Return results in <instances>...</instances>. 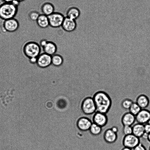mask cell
I'll use <instances>...</instances> for the list:
<instances>
[{
  "instance_id": "cell-1",
  "label": "cell",
  "mask_w": 150,
  "mask_h": 150,
  "mask_svg": "<svg viewBox=\"0 0 150 150\" xmlns=\"http://www.w3.org/2000/svg\"><path fill=\"white\" fill-rule=\"evenodd\" d=\"M95 102L96 111L107 114L112 105V100L109 95L103 91L95 92L93 96Z\"/></svg>"
},
{
  "instance_id": "cell-2",
  "label": "cell",
  "mask_w": 150,
  "mask_h": 150,
  "mask_svg": "<svg viewBox=\"0 0 150 150\" xmlns=\"http://www.w3.org/2000/svg\"><path fill=\"white\" fill-rule=\"evenodd\" d=\"M41 50L39 44L34 41L26 42L22 48L24 55L28 59L38 57L41 53Z\"/></svg>"
},
{
  "instance_id": "cell-3",
  "label": "cell",
  "mask_w": 150,
  "mask_h": 150,
  "mask_svg": "<svg viewBox=\"0 0 150 150\" xmlns=\"http://www.w3.org/2000/svg\"><path fill=\"white\" fill-rule=\"evenodd\" d=\"M17 11V7L11 3H4L0 6V18L4 20L13 18Z\"/></svg>"
},
{
  "instance_id": "cell-4",
  "label": "cell",
  "mask_w": 150,
  "mask_h": 150,
  "mask_svg": "<svg viewBox=\"0 0 150 150\" xmlns=\"http://www.w3.org/2000/svg\"><path fill=\"white\" fill-rule=\"evenodd\" d=\"M83 112L86 115L94 114L96 111V105L93 97L86 98L83 100L81 105Z\"/></svg>"
},
{
  "instance_id": "cell-5",
  "label": "cell",
  "mask_w": 150,
  "mask_h": 150,
  "mask_svg": "<svg viewBox=\"0 0 150 150\" xmlns=\"http://www.w3.org/2000/svg\"><path fill=\"white\" fill-rule=\"evenodd\" d=\"M48 17L50 26L57 28L62 26L65 16L61 13L54 12Z\"/></svg>"
},
{
  "instance_id": "cell-6",
  "label": "cell",
  "mask_w": 150,
  "mask_h": 150,
  "mask_svg": "<svg viewBox=\"0 0 150 150\" xmlns=\"http://www.w3.org/2000/svg\"><path fill=\"white\" fill-rule=\"evenodd\" d=\"M140 138L132 134L124 135L122 139L124 147L133 149L140 143Z\"/></svg>"
},
{
  "instance_id": "cell-7",
  "label": "cell",
  "mask_w": 150,
  "mask_h": 150,
  "mask_svg": "<svg viewBox=\"0 0 150 150\" xmlns=\"http://www.w3.org/2000/svg\"><path fill=\"white\" fill-rule=\"evenodd\" d=\"M37 66L40 68L45 69L52 65V56L44 52H42L37 59Z\"/></svg>"
},
{
  "instance_id": "cell-8",
  "label": "cell",
  "mask_w": 150,
  "mask_h": 150,
  "mask_svg": "<svg viewBox=\"0 0 150 150\" xmlns=\"http://www.w3.org/2000/svg\"><path fill=\"white\" fill-rule=\"evenodd\" d=\"M108 118L107 114L96 111L92 117V122L102 128L105 126L108 123Z\"/></svg>"
},
{
  "instance_id": "cell-9",
  "label": "cell",
  "mask_w": 150,
  "mask_h": 150,
  "mask_svg": "<svg viewBox=\"0 0 150 150\" xmlns=\"http://www.w3.org/2000/svg\"><path fill=\"white\" fill-rule=\"evenodd\" d=\"M61 27L66 32H72L75 30L77 27L76 21L65 16Z\"/></svg>"
},
{
  "instance_id": "cell-10",
  "label": "cell",
  "mask_w": 150,
  "mask_h": 150,
  "mask_svg": "<svg viewBox=\"0 0 150 150\" xmlns=\"http://www.w3.org/2000/svg\"><path fill=\"white\" fill-rule=\"evenodd\" d=\"M135 117L137 122L144 125L150 119V111L146 109H142Z\"/></svg>"
},
{
  "instance_id": "cell-11",
  "label": "cell",
  "mask_w": 150,
  "mask_h": 150,
  "mask_svg": "<svg viewBox=\"0 0 150 150\" xmlns=\"http://www.w3.org/2000/svg\"><path fill=\"white\" fill-rule=\"evenodd\" d=\"M103 137L104 140L106 143L112 144L116 142L118 138V135L117 133L113 131L110 128L105 130Z\"/></svg>"
},
{
  "instance_id": "cell-12",
  "label": "cell",
  "mask_w": 150,
  "mask_h": 150,
  "mask_svg": "<svg viewBox=\"0 0 150 150\" xmlns=\"http://www.w3.org/2000/svg\"><path fill=\"white\" fill-rule=\"evenodd\" d=\"M3 25L5 30L9 32L16 31L19 27L18 22L14 18L5 20Z\"/></svg>"
},
{
  "instance_id": "cell-13",
  "label": "cell",
  "mask_w": 150,
  "mask_h": 150,
  "mask_svg": "<svg viewBox=\"0 0 150 150\" xmlns=\"http://www.w3.org/2000/svg\"><path fill=\"white\" fill-rule=\"evenodd\" d=\"M93 122L89 118L86 117H81L79 118L77 122V126L80 130L86 131L89 130Z\"/></svg>"
},
{
  "instance_id": "cell-14",
  "label": "cell",
  "mask_w": 150,
  "mask_h": 150,
  "mask_svg": "<svg viewBox=\"0 0 150 150\" xmlns=\"http://www.w3.org/2000/svg\"><path fill=\"white\" fill-rule=\"evenodd\" d=\"M136 122L135 116L129 111L125 113L121 117V122L123 126H132Z\"/></svg>"
},
{
  "instance_id": "cell-15",
  "label": "cell",
  "mask_w": 150,
  "mask_h": 150,
  "mask_svg": "<svg viewBox=\"0 0 150 150\" xmlns=\"http://www.w3.org/2000/svg\"><path fill=\"white\" fill-rule=\"evenodd\" d=\"M42 50L43 52L52 56L56 54L57 50V47L54 42L48 40Z\"/></svg>"
},
{
  "instance_id": "cell-16",
  "label": "cell",
  "mask_w": 150,
  "mask_h": 150,
  "mask_svg": "<svg viewBox=\"0 0 150 150\" xmlns=\"http://www.w3.org/2000/svg\"><path fill=\"white\" fill-rule=\"evenodd\" d=\"M135 102L142 109H146L149 105L150 100L147 95L141 94L137 97Z\"/></svg>"
},
{
  "instance_id": "cell-17",
  "label": "cell",
  "mask_w": 150,
  "mask_h": 150,
  "mask_svg": "<svg viewBox=\"0 0 150 150\" xmlns=\"http://www.w3.org/2000/svg\"><path fill=\"white\" fill-rule=\"evenodd\" d=\"M81 14L80 10L74 6H71L66 11L65 17L76 21L79 18Z\"/></svg>"
},
{
  "instance_id": "cell-18",
  "label": "cell",
  "mask_w": 150,
  "mask_h": 150,
  "mask_svg": "<svg viewBox=\"0 0 150 150\" xmlns=\"http://www.w3.org/2000/svg\"><path fill=\"white\" fill-rule=\"evenodd\" d=\"M41 10L42 14L48 16L55 12V8L52 3L50 2H46L42 5Z\"/></svg>"
},
{
  "instance_id": "cell-19",
  "label": "cell",
  "mask_w": 150,
  "mask_h": 150,
  "mask_svg": "<svg viewBox=\"0 0 150 150\" xmlns=\"http://www.w3.org/2000/svg\"><path fill=\"white\" fill-rule=\"evenodd\" d=\"M132 127V134L139 138H141L145 132L144 125L137 122L135 123Z\"/></svg>"
},
{
  "instance_id": "cell-20",
  "label": "cell",
  "mask_w": 150,
  "mask_h": 150,
  "mask_svg": "<svg viewBox=\"0 0 150 150\" xmlns=\"http://www.w3.org/2000/svg\"><path fill=\"white\" fill-rule=\"evenodd\" d=\"M36 23L39 27L42 28H46L50 26L48 16L42 13L40 14Z\"/></svg>"
},
{
  "instance_id": "cell-21",
  "label": "cell",
  "mask_w": 150,
  "mask_h": 150,
  "mask_svg": "<svg viewBox=\"0 0 150 150\" xmlns=\"http://www.w3.org/2000/svg\"><path fill=\"white\" fill-rule=\"evenodd\" d=\"M64 59L60 54H55L52 56V65L55 67H59L63 64Z\"/></svg>"
},
{
  "instance_id": "cell-22",
  "label": "cell",
  "mask_w": 150,
  "mask_h": 150,
  "mask_svg": "<svg viewBox=\"0 0 150 150\" xmlns=\"http://www.w3.org/2000/svg\"><path fill=\"white\" fill-rule=\"evenodd\" d=\"M89 130L92 135L97 136L99 135L101 133L102 131V127L93 123Z\"/></svg>"
},
{
  "instance_id": "cell-23",
  "label": "cell",
  "mask_w": 150,
  "mask_h": 150,
  "mask_svg": "<svg viewBox=\"0 0 150 150\" xmlns=\"http://www.w3.org/2000/svg\"><path fill=\"white\" fill-rule=\"evenodd\" d=\"M141 109V108L135 102H133L128 110L130 112L136 116Z\"/></svg>"
},
{
  "instance_id": "cell-24",
  "label": "cell",
  "mask_w": 150,
  "mask_h": 150,
  "mask_svg": "<svg viewBox=\"0 0 150 150\" xmlns=\"http://www.w3.org/2000/svg\"><path fill=\"white\" fill-rule=\"evenodd\" d=\"M133 102V100L130 98H125L121 102V105L123 109L129 110Z\"/></svg>"
},
{
  "instance_id": "cell-25",
  "label": "cell",
  "mask_w": 150,
  "mask_h": 150,
  "mask_svg": "<svg viewBox=\"0 0 150 150\" xmlns=\"http://www.w3.org/2000/svg\"><path fill=\"white\" fill-rule=\"evenodd\" d=\"M40 13L37 11H33L29 13L28 17L31 21L36 22Z\"/></svg>"
},
{
  "instance_id": "cell-26",
  "label": "cell",
  "mask_w": 150,
  "mask_h": 150,
  "mask_svg": "<svg viewBox=\"0 0 150 150\" xmlns=\"http://www.w3.org/2000/svg\"><path fill=\"white\" fill-rule=\"evenodd\" d=\"M122 132L124 135L132 134V126H123Z\"/></svg>"
},
{
  "instance_id": "cell-27",
  "label": "cell",
  "mask_w": 150,
  "mask_h": 150,
  "mask_svg": "<svg viewBox=\"0 0 150 150\" xmlns=\"http://www.w3.org/2000/svg\"><path fill=\"white\" fill-rule=\"evenodd\" d=\"M133 150H146L145 146L141 143H140L136 146Z\"/></svg>"
},
{
  "instance_id": "cell-28",
  "label": "cell",
  "mask_w": 150,
  "mask_h": 150,
  "mask_svg": "<svg viewBox=\"0 0 150 150\" xmlns=\"http://www.w3.org/2000/svg\"><path fill=\"white\" fill-rule=\"evenodd\" d=\"M48 40L45 39H42L39 42V44L42 49L46 44Z\"/></svg>"
},
{
  "instance_id": "cell-29",
  "label": "cell",
  "mask_w": 150,
  "mask_h": 150,
  "mask_svg": "<svg viewBox=\"0 0 150 150\" xmlns=\"http://www.w3.org/2000/svg\"><path fill=\"white\" fill-rule=\"evenodd\" d=\"M144 125L145 132L148 134L150 133V125L146 123Z\"/></svg>"
},
{
  "instance_id": "cell-30",
  "label": "cell",
  "mask_w": 150,
  "mask_h": 150,
  "mask_svg": "<svg viewBox=\"0 0 150 150\" xmlns=\"http://www.w3.org/2000/svg\"><path fill=\"white\" fill-rule=\"evenodd\" d=\"M37 58H32L28 59L29 62L31 64H36Z\"/></svg>"
},
{
  "instance_id": "cell-31",
  "label": "cell",
  "mask_w": 150,
  "mask_h": 150,
  "mask_svg": "<svg viewBox=\"0 0 150 150\" xmlns=\"http://www.w3.org/2000/svg\"><path fill=\"white\" fill-rule=\"evenodd\" d=\"M110 129L114 132L117 133L118 131V128L117 126H112Z\"/></svg>"
},
{
  "instance_id": "cell-32",
  "label": "cell",
  "mask_w": 150,
  "mask_h": 150,
  "mask_svg": "<svg viewBox=\"0 0 150 150\" xmlns=\"http://www.w3.org/2000/svg\"><path fill=\"white\" fill-rule=\"evenodd\" d=\"M15 6L17 7L20 4V2L17 0H13L11 3Z\"/></svg>"
},
{
  "instance_id": "cell-33",
  "label": "cell",
  "mask_w": 150,
  "mask_h": 150,
  "mask_svg": "<svg viewBox=\"0 0 150 150\" xmlns=\"http://www.w3.org/2000/svg\"><path fill=\"white\" fill-rule=\"evenodd\" d=\"M148 134L145 132L142 135L141 138H143V139L147 140Z\"/></svg>"
},
{
  "instance_id": "cell-34",
  "label": "cell",
  "mask_w": 150,
  "mask_h": 150,
  "mask_svg": "<svg viewBox=\"0 0 150 150\" xmlns=\"http://www.w3.org/2000/svg\"><path fill=\"white\" fill-rule=\"evenodd\" d=\"M4 3H11L13 0H1Z\"/></svg>"
},
{
  "instance_id": "cell-35",
  "label": "cell",
  "mask_w": 150,
  "mask_h": 150,
  "mask_svg": "<svg viewBox=\"0 0 150 150\" xmlns=\"http://www.w3.org/2000/svg\"><path fill=\"white\" fill-rule=\"evenodd\" d=\"M121 150H133L132 149H131L130 148L124 147L123 148L121 149Z\"/></svg>"
},
{
  "instance_id": "cell-36",
  "label": "cell",
  "mask_w": 150,
  "mask_h": 150,
  "mask_svg": "<svg viewBox=\"0 0 150 150\" xmlns=\"http://www.w3.org/2000/svg\"><path fill=\"white\" fill-rule=\"evenodd\" d=\"M149 142H150V133L149 134L148 138L147 140Z\"/></svg>"
},
{
  "instance_id": "cell-37",
  "label": "cell",
  "mask_w": 150,
  "mask_h": 150,
  "mask_svg": "<svg viewBox=\"0 0 150 150\" xmlns=\"http://www.w3.org/2000/svg\"><path fill=\"white\" fill-rule=\"evenodd\" d=\"M147 123H149L150 125V119L149 120L148 122Z\"/></svg>"
},
{
  "instance_id": "cell-38",
  "label": "cell",
  "mask_w": 150,
  "mask_h": 150,
  "mask_svg": "<svg viewBox=\"0 0 150 150\" xmlns=\"http://www.w3.org/2000/svg\"><path fill=\"white\" fill-rule=\"evenodd\" d=\"M17 0L19 2H21V1H23L24 0Z\"/></svg>"
},
{
  "instance_id": "cell-39",
  "label": "cell",
  "mask_w": 150,
  "mask_h": 150,
  "mask_svg": "<svg viewBox=\"0 0 150 150\" xmlns=\"http://www.w3.org/2000/svg\"><path fill=\"white\" fill-rule=\"evenodd\" d=\"M149 150H150V146L149 147Z\"/></svg>"
}]
</instances>
